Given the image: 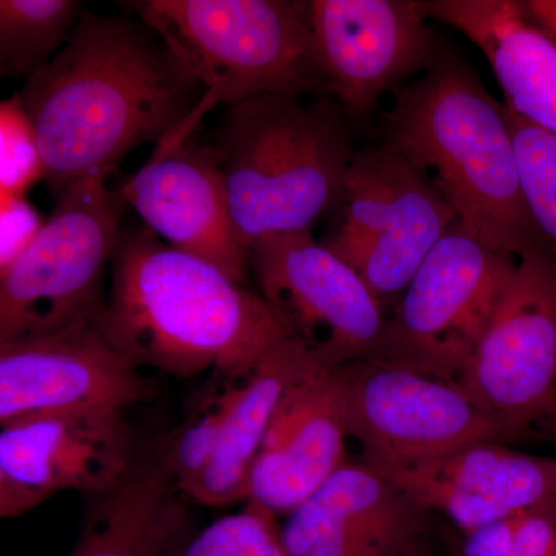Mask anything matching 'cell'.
<instances>
[{
    "label": "cell",
    "mask_w": 556,
    "mask_h": 556,
    "mask_svg": "<svg viewBox=\"0 0 556 556\" xmlns=\"http://www.w3.org/2000/svg\"><path fill=\"white\" fill-rule=\"evenodd\" d=\"M130 11L203 84L215 105L265 94L329 97L302 0H138Z\"/></svg>",
    "instance_id": "obj_5"
},
{
    "label": "cell",
    "mask_w": 556,
    "mask_h": 556,
    "mask_svg": "<svg viewBox=\"0 0 556 556\" xmlns=\"http://www.w3.org/2000/svg\"><path fill=\"white\" fill-rule=\"evenodd\" d=\"M541 430H543V433L546 434L547 438L554 439L556 442V417H554L552 420H548L547 424H544Z\"/></svg>",
    "instance_id": "obj_29"
},
{
    "label": "cell",
    "mask_w": 556,
    "mask_h": 556,
    "mask_svg": "<svg viewBox=\"0 0 556 556\" xmlns=\"http://www.w3.org/2000/svg\"><path fill=\"white\" fill-rule=\"evenodd\" d=\"M348 121L331 97L265 94L228 108L212 149L248 251L266 237L309 230L340 204L356 153Z\"/></svg>",
    "instance_id": "obj_4"
},
{
    "label": "cell",
    "mask_w": 556,
    "mask_h": 556,
    "mask_svg": "<svg viewBox=\"0 0 556 556\" xmlns=\"http://www.w3.org/2000/svg\"><path fill=\"white\" fill-rule=\"evenodd\" d=\"M405 556H433V555H431L430 552H428L426 543H424V544H420L419 547L415 548V551L409 552V554L405 555Z\"/></svg>",
    "instance_id": "obj_30"
},
{
    "label": "cell",
    "mask_w": 556,
    "mask_h": 556,
    "mask_svg": "<svg viewBox=\"0 0 556 556\" xmlns=\"http://www.w3.org/2000/svg\"><path fill=\"white\" fill-rule=\"evenodd\" d=\"M348 439L342 372L313 365L278 402L252 468L248 503L288 517L346 463Z\"/></svg>",
    "instance_id": "obj_17"
},
{
    "label": "cell",
    "mask_w": 556,
    "mask_h": 556,
    "mask_svg": "<svg viewBox=\"0 0 556 556\" xmlns=\"http://www.w3.org/2000/svg\"><path fill=\"white\" fill-rule=\"evenodd\" d=\"M525 3L532 20L556 42V0H529Z\"/></svg>",
    "instance_id": "obj_28"
},
{
    "label": "cell",
    "mask_w": 556,
    "mask_h": 556,
    "mask_svg": "<svg viewBox=\"0 0 556 556\" xmlns=\"http://www.w3.org/2000/svg\"><path fill=\"white\" fill-rule=\"evenodd\" d=\"M200 119H190L164 138L155 155L121 185L119 192L160 239L243 285L248 249L230 214L214 149L195 138Z\"/></svg>",
    "instance_id": "obj_14"
},
{
    "label": "cell",
    "mask_w": 556,
    "mask_h": 556,
    "mask_svg": "<svg viewBox=\"0 0 556 556\" xmlns=\"http://www.w3.org/2000/svg\"><path fill=\"white\" fill-rule=\"evenodd\" d=\"M46 222L27 197L0 199V274L24 255Z\"/></svg>",
    "instance_id": "obj_27"
},
{
    "label": "cell",
    "mask_w": 556,
    "mask_h": 556,
    "mask_svg": "<svg viewBox=\"0 0 556 556\" xmlns=\"http://www.w3.org/2000/svg\"><path fill=\"white\" fill-rule=\"evenodd\" d=\"M450 556H556V497L459 533Z\"/></svg>",
    "instance_id": "obj_24"
},
{
    "label": "cell",
    "mask_w": 556,
    "mask_h": 556,
    "mask_svg": "<svg viewBox=\"0 0 556 556\" xmlns=\"http://www.w3.org/2000/svg\"><path fill=\"white\" fill-rule=\"evenodd\" d=\"M127 412L40 413L2 424L0 517L16 518L61 492L97 496L137 464Z\"/></svg>",
    "instance_id": "obj_13"
},
{
    "label": "cell",
    "mask_w": 556,
    "mask_h": 556,
    "mask_svg": "<svg viewBox=\"0 0 556 556\" xmlns=\"http://www.w3.org/2000/svg\"><path fill=\"white\" fill-rule=\"evenodd\" d=\"M316 364L305 346L285 338L241 371L219 422L211 460L188 495L190 503L208 507L248 503L252 468L278 402L288 387Z\"/></svg>",
    "instance_id": "obj_21"
},
{
    "label": "cell",
    "mask_w": 556,
    "mask_h": 556,
    "mask_svg": "<svg viewBox=\"0 0 556 556\" xmlns=\"http://www.w3.org/2000/svg\"><path fill=\"white\" fill-rule=\"evenodd\" d=\"M46 178L38 139L16 97L0 104V199L27 197Z\"/></svg>",
    "instance_id": "obj_26"
},
{
    "label": "cell",
    "mask_w": 556,
    "mask_h": 556,
    "mask_svg": "<svg viewBox=\"0 0 556 556\" xmlns=\"http://www.w3.org/2000/svg\"><path fill=\"white\" fill-rule=\"evenodd\" d=\"M249 269L287 338L324 367L380 361L388 316L367 283L311 230L252 244Z\"/></svg>",
    "instance_id": "obj_10"
},
{
    "label": "cell",
    "mask_w": 556,
    "mask_h": 556,
    "mask_svg": "<svg viewBox=\"0 0 556 556\" xmlns=\"http://www.w3.org/2000/svg\"><path fill=\"white\" fill-rule=\"evenodd\" d=\"M427 21L415 0H311L318 65L348 119L364 118L437 64L444 50Z\"/></svg>",
    "instance_id": "obj_12"
},
{
    "label": "cell",
    "mask_w": 556,
    "mask_h": 556,
    "mask_svg": "<svg viewBox=\"0 0 556 556\" xmlns=\"http://www.w3.org/2000/svg\"><path fill=\"white\" fill-rule=\"evenodd\" d=\"M517 260L475 239L457 219L388 316L380 361L456 382Z\"/></svg>",
    "instance_id": "obj_9"
},
{
    "label": "cell",
    "mask_w": 556,
    "mask_h": 556,
    "mask_svg": "<svg viewBox=\"0 0 556 556\" xmlns=\"http://www.w3.org/2000/svg\"><path fill=\"white\" fill-rule=\"evenodd\" d=\"M506 110L522 197L544 247L556 258V137Z\"/></svg>",
    "instance_id": "obj_23"
},
{
    "label": "cell",
    "mask_w": 556,
    "mask_h": 556,
    "mask_svg": "<svg viewBox=\"0 0 556 556\" xmlns=\"http://www.w3.org/2000/svg\"><path fill=\"white\" fill-rule=\"evenodd\" d=\"M153 391V383L110 345L93 320L0 343V426L40 413L127 412Z\"/></svg>",
    "instance_id": "obj_15"
},
{
    "label": "cell",
    "mask_w": 556,
    "mask_h": 556,
    "mask_svg": "<svg viewBox=\"0 0 556 556\" xmlns=\"http://www.w3.org/2000/svg\"><path fill=\"white\" fill-rule=\"evenodd\" d=\"M110 289L94 325L141 371L175 376L254 365L287 338L262 295L211 263L123 228Z\"/></svg>",
    "instance_id": "obj_2"
},
{
    "label": "cell",
    "mask_w": 556,
    "mask_h": 556,
    "mask_svg": "<svg viewBox=\"0 0 556 556\" xmlns=\"http://www.w3.org/2000/svg\"><path fill=\"white\" fill-rule=\"evenodd\" d=\"M109 177L68 186L38 239L0 274V343L54 334L100 313L102 277L129 207Z\"/></svg>",
    "instance_id": "obj_6"
},
{
    "label": "cell",
    "mask_w": 556,
    "mask_h": 556,
    "mask_svg": "<svg viewBox=\"0 0 556 556\" xmlns=\"http://www.w3.org/2000/svg\"><path fill=\"white\" fill-rule=\"evenodd\" d=\"M382 475L431 515L447 518L459 533L556 497V457L529 455L495 441L473 442Z\"/></svg>",
    "instance_id": "obj_18"
},
{
    "label": "cell",
    "mask_w": 556,
    "mask_h": 556,
    "mask_svg": "<svg viewBox=\"0 0 556 556\" xmlns=\"http://www.w3.org/2000/svg\"><path fill=\"white\" fill-rule=\"evenodd\" d=\"M345 383L351 439L362 463L379 473L437 459L481 441L535 437L482 408L457 382L382 361L339 367Z\"/></svg>",
    "instance_id": "obj_8"
},
{
    "label": "cell",
    "mask_w": 556,
    "mask_h": 556,
    "mask_svg": "<svg viewBox=\"0 0 556 556\" xmlns=\"http://www.w3.org/2000/svg\"><path fill=\"white\" fill-rule=\"evenodd\" d=\"M70 556H178L192 533L188 503L160 453L138 459L127 477L89 496Z\"/></svg>",
    "instance_id": "obj_20"
},
{
    "label": "cell",
    "mask_w": 556,
    "mask_h": 556,
    "mask_svg": "<svg viewBox=\"0 0 556 556\" xmlns=\"http://www.w3.org/2000/svg\"><path fill=\"white\" fill-rule=\"evenodd\" d=\"M40 150L51 193L110 175L214 102L146 22L84 11L64 49L14 94Z\"/></svg>",
    "instance_id": "obj_1"
},
{
    "label": "cell",
    "mask_w": 556,
    "mask_h": 556,
    "mask_svg": "<svg viewBox=\"0 0 556 556\" xmlns=\"http://www.w3.org/2000/svg\"><path fill=\"white\" fill-rule=\"evenodd\" d=\"M424 9L482 51L508 109L556 137V42L525 2L426 0Z\"/></svg>",
    "instance_id": "obj_19"
},
{
    "label": "cell",
    "mask_w": 556,
    "mask_h": 556,
    "mask_svg": "<svg viewBox=\"0 0 556 556\" xmlns=\"http://www.w3.org/2000/svg\"><path fill=\"white\" fill-rule=\"evenodd\" d=\"M84 11L75 0H2L0 75L28 79L49 65L68 42Z\"/></svg>",
    "instance_id": "obj_22"
},
{
    "label": "cell",
    "mask_w": 556,
    "mask_h": 556,
    "mask_svg": "<svg viewBox=\"0 0 556 556\" xmlns=\"http://www.w3.org/2000/svg\"><path fill=\"white\" fill-rule=\"evenodd\" d=\"M456 382L486 412L532 437L556 417V258L548 252L517 260Z\"/></svg>",
    "instance_id": "obj_11"
},
{
    "label": "cell",
    "mask_w": 556,
    "mask_h": 556,
    "mask_svg": "<svg viewBox=\"0 0 556 556\" xmlns=\"http://www.w3.org/2000/svg\"><path fill=\"white\" fill-rule=\"evenodd\" d=\"M386 144L427 175L468 233L503 254L546 251L519 185L506 105L463 58L437 64L397 91Z\"/></svg>",
    "instance_id": "obj_3"
},
{
    "label": "cell",
    "mask_w": 556,
    "mask_h": 556,
    "mask_svg": "<svg viewBox=\"0 0 556 556\" xmlns=\"http://www.w3.org/2000/svg\"><path fill=\"white\" fill-rule=\"evenodd\" d=\"M340 204L342 219L321 243L356 270L383 308L396 305L459 219L427 175L387 144L354 153Z\"/></svg>",
    "instance_id": "obj_7"
},
{
    "label": "cell",
    "mask_w": 556,
    "mask_h": 556,
    "mask_svg": "<svg viewBox=\"0 0 556 556\" xmlns=\"http://www.w3.org/2000/svg\"><path fill=\"white\" fill-rule=\"evenodd\" d=\"M178 556H288L281 526L273 511L247 503L240 514L212 522L195 533Z\"/></svg>",
    "instance_id": "obj_25"
},
{
    "label": "cell",
    "mask_w": 556,
    "mask_h": 556,
    "mask_svg": "<svg viewBox=\"0 0 556 556\" xmlns=\"http://www.w3.org/2000/svg\"><path fill=\"white\" fill-rule=\"evenodd\" d=\"M433 515L378 470L348 459L288 515V556H405L426 543Z\"/></svg>",
    "instance_id": "obj_16"
}]
</instances>
